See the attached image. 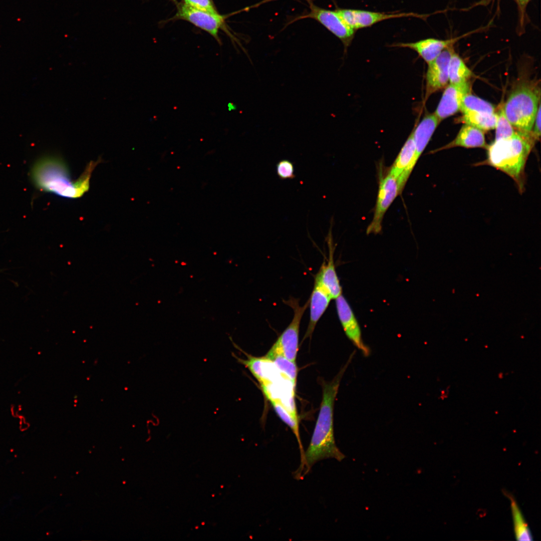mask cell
I'll list each match as a JSON object with an SVG mask.
<instances>
[{
	"label": "cell",
	"instance_id": "6da1fadb",
	"mask_svg": "<svg viewBox=\"0 0 541 541\" xmlns=\"http://www.w3.org/2000/svg\"><path fill=\"white\" fill-rule=\"evenodd\" d=\"M350 360L351 358L333 381L323 385L318 417L310 444L301 460L300 467L294 473L296 479H302L314 464L320 460L332 458L341 461L345 457L335 442L333 410L341 379Z\"/></svg>",
	"mask_w": 541,
	"mask_h": 541
},
{
	"label": "cell",
	"instance_id": "7a4b0ae2",
	"mask_svg": "<svg viewBox=\"0 0 541 541\" xmlns=\"http://www.w3.org/2000/svg\"><path fill=\"white\" fill-rule=\"evenodd\" d=\"M99 161H91L77 180H73L65 162L59 157L47 156L33 166L31 177L40 190L67 198H77L87 192L91 175Z\"/></svg>",
	"mask_w": 541,
	"mask_h": 541
},
{
	"label": "cell",
	"instance_id": "3957f363",
	"mask_svg": "<svg viewBox=\"0 0 541 541\" xmlns=\"http://www.w3.org/2000/svg\"><path fill=\"white\" fill-rule=\"evenodd\" d=\"M535 141L531 132L515 131L511 137L494 140L488 145L487 158L479 165L487 164L505 173L522 192L525 166Z\"/></svg>",
	"mask_w": 541,
	"mask_h": 541
},
{
	"label": "cell",
	"instance_id": "277c9868",
	"mask_svg": "<svg viewBox=\"0 0 541 541\" xmlns=\"http://www.w3.org/2000/svg\"><path fill=\"white\" fill-rule=\"evenodd\" d=\"M539 105V91L533 85L522 84L510 93L503 109L514 128L530 133Z\"/></svg>",
	"mask_w": 541,
	"mask_h": 541
},
{
	"label": "cell",
	"instance_id": "5b68a950",
	"mask_svg": "<svg viewBox=\"0 0 541 541\" xmlns=\"http://www.w3.org/2000/svg\"><path fill=\"white\" fill-rule=\"evenodd\" d=\"M285 303L293 309L294 317L291 323L268 352L281 355L290 361L296 363L300 326L303 316L309 306V300L303 306H300L299 301L294 298H290Z\"/></svg>",
	"mask_w": 541,
	"mask_h": 541
},
{
	"label": "cell",
	"instance_id": "8992f818",
	"mask_svg": "<svg viewBox=\"0 0 541 541\" xmlns=\"http://www.w3.org/2000/svg\"><path fill=\"white\" fill-rule=\"evenodd\" d=\"M310 12L294 18L287 25L304 19H313L322 25L342 42L345 52L350 45L355 31L350 28L342 19L336 10L325 9L316 6L313 0H306Z\"/></svg>",
	"mask_w": 541,
	"mask_h": 541
},
{
	"label": "cell",
	"instance_id": "52a82bcc",
	"mask_svg": "<svg viewBox=\"0 0 541 541\" xmlns=\"http://www.w3.org/2000/svg\"><path fill=\"white\" fill-rule=\"evenodd\" d=\"M396 179L389 171L379 175V188L373 219L367 228V233H378L382 229L384 216L396 197L400 194Z\"/></svg>",
	"mask_w": 541,
	"mask_h": 541
},
{
	"label": "cell",
	"instance_id": "ba28073f",
	"mask_svg": "<svg viewBox=\"0 0 541 541\" xmlns=\"http://www.w3.org/2000/svg\"><path fill=\"white\" fill-rule=\"evenodd\" d=\"M335 10L344 22L355 31L370 27L379 22L391 19L404 17L422 19L425 17L415 13H387L347 9H337Z\"/></svg>",
	"mask_w": 541,
	"mask_h": 541
},
{
	"label": "cell",
	"instance_id": "9c48e42d",
	"mask_svg": "<svg viewBox=\"0 0 541 541\" xmlns=\"http://www.w3.org/2000/svg\"><path fill=\"white\" fill-rule=\"evenodd\" d=\"M454 52L452 46L448 47L435 59L428 64L424 101H426L432 94L444 88L448 84L449 64Z\"/></svg>",
	"mask_w": 541,
	"mask_h": 541
},
{
	"label": "cell",
	"instance_id": "30bf717a",
	"mask_svg": "<svg viewBox=\"0 0 541 541\" xmlns=\"http://www.w3.org/2000/svg\"><path fill=\"white\" fill-rule=\"evenodd\" d=\"M417 161L412 131L389 171L396 179L401 193Z\"/></svg>",
	"mask_w": 541,
	"mask_h": 541
},
{
	"label": "cell",
	"instance_id": "8fae6325",
	"mask_svg": "<svg viewBox=\"0 0 541 541\" xmlns=\"http://www.w3.org/2000/svg\"><path fill=\"white\" fill-rule=\"evenodd\" d=\"M177 17L206 31L216 39L218 30L224 21L223 17L217 13H212L195 9L185 3L180 6Z\"/></svg>",
	"mask_w": 541,
	"mask_h": 541
},
{
	"label": "cell",
	"instance_id": "7c38bea8",
	"mask_svg": "<svg viewBox=\"0 0 541 541\" xmlns=\"http://www.w3.org/2000/svg\"><path fill=\"white\" fill-rule=\"evenodd\" d=\"M336 305L339 319L346 336L365 356H368L369 349L363 342L358 322L350 306L342 295L336 299Z\"/></svg>",
	"mask_w": 541,
	"mask_h": 541
},
{
	"label": "cell",
	"instance_id": "4fadbf2b",
	"mask_svg": "<svg viewBox=\"0 0 541 541\" xmlns=\"http://www.w3.org/2000/svg\"><path fill=\"white\" fill-rule=\"evenodd\" d=\"M471 90L469 82L459 85L449 84L446 87L434 113L440 122L460 111L463 96Z\"/></svg>",
	"mask_w": 541,
	"mask_h": 541
},
{
	"label": "cell",
	"instance_id": "5bb4252c",
	"mask_svg": "<svg viewBox=\"0 0 541 541\" xmlns=\"http://www.w3.org/2000/svg\"><path fill=\"white\" fill-rule=\"evenodd\" d=\"M457 38L442 40L427 38L412 43H397L390 47L409 48L417 53L427 64L435 59L445 49L452 46Z\"/></svg>",
	"mask_w": 541,
	"mask_h": 541
},
{
	"label": "cell",
	"instance_id": "9a60e30c",
	"mask_svg": "<svg viewBox=\"0 0 541 541\" xmlns=\"http://www.w3.org/2000/svg\"><path fill=\"white\" fill-rule=\"evenodd\" d=\"M331 299L319 281L315 279L313 291L309 299L310 321L304 339L311 337L317 323L328 308Z\"/></svg>",
	"mask_w": 541,
	"mask_h": 541
},
{
	"label": "cell",
	"instance_id": "2e32d148",
	"mask_svg": "<svg viewBox=\"0 0 541 541\" xmlns=\"http://www.w3.org/2000/svg\"><path fill=\"white\" fill-rule=\"evenodd\" d=\"M487 146L484 131L472 125L464 124L452 141L439 148L435 149L431 153L456 147L486 149Z\"/></svg>",
	"mask_w": 541,
	"mask_h": 541
},
{
	"label": "cell",
	"instance_id": "e0dca14e",
	"mask_svg": "<svg viewBox=\"0 0 541 541\" xmlns=\"http://www.w3.org/2000/svg\"><path fill=\"white\" fill-rule=\"evenodd\" d=\"M329 258L328 263L324 262L315 278L321 283L331 298L336 299L342 295V288L337 276L333 259V247L330 236L328 237Z\"/></svg>",
	"mask_w": 541,
	"mask_h": 541
},
{
	"label": "cell",
	"instance_id": "ac0fdd59",
	"mask_svg": "<svg viewBox=\"0 0 541 541\" xmlns=\"http://www.w3.org/2000/svg\"><path fill=\"white\" fill-rule=\"evenodd\" d=\"M440 123L434 113L427 114L413 129L416 158L418 160Z\"/></svg>",
	"mask_w": 541,
	"mask_h": 541
},
{
	"label": "cell",
	"instance_id": "d6986e66",
	"mask_svg": "<svg viewBox=\"0 0 541 541\" xmlns=\"http://www.w3.org/2000/svg\"><path fill=\"white\" fill-rule=\"evenodd\" d=\"M269 400L274 410L281 419L292 430L295 435L299 446L301 453V460L304 455V450L301 440L299 432V422L296 412L286 406L280 399L270 396H265Z\"/></svg>",
	"mask_w": 541,
	"mask_h": 541
},
{
	"label": "cell",
	"instance_id": "ffe728a7",
	"mask_svg": "<svg viewBox=\"0 0 541 541\" xmlns=\"http://www.w3.org/2000/svg\"><path fill=\"white\" fill-rule=\"evenodd\" d=\"M472 75V72L463 60L454 52L450 58L448 67L449 84L459 85L466 83L469 82Z\"/></svg>",
	"mask_w": 541,
	"mask_h": 541
},
{
	"label": "cell",
	"instance_id": "44dd1931",
	"mask_svg": "<svg viewBox=\"0 0 541 541\" xmlns=\"http://www.w3.org/2000/svg\"><path fill=\"white\" fill-rule=\"evenodd\" d=\"M464 124L474 126L483 131H488L495 129L496 120V113H486L476 112H467L462 113V115L458 120Z\"/></svg>",
	"mask_w": 541,
	"mask_h": 541
},
{
	"label": "cell",
	"instance_id": "7402d4cb",
	"mask_svg": "<svg viewBox=\"0 0 541 541\" xmlns=\"http://www.w3.org/2000/svg\"><path fill=\"white\" fill-rule=\"evenodd\" d=\"M506 495L510 500L514 532L516 540H532L531 532L515 500L508 493Z\"/></svg>",
	"mask_w": 541,
	"mask_h": 541
},
{
	"label": "cell",
	"instance_id": "603a6c76",
	"mask_svg": "<svg viewBox=\"0 0 541 541\" xmlns=\"http://www.w3.org/2000/svg\"><path fill=\"white\" fill-rule=\"evenodd\" d=\"M264 357L273 362L281 374L287 378L295 389L298 369L296 363L293 362L283 356L268 352Z\"/></svg>",
	"mask_w": 541,
	"mask_h": 541
},
{
	"label": "cell",
	"instance_id": "cb8c5ba5",
	"mask_svg": "<svg viewBox=\"0 0 541 541\" xmlns=\"http://www.w3.org/2000/svg\"><path fill=\"white\" fill-rule=\"evenodd\" d=\"M460 111L462 113L476 112L492 114L495 113V108L491 103L472 95L470 92L463 96Z\"/></svg>",
	"mask_w": 541,
	"mask_h": 541
},
{
	"label": "cell",
	"instance_id": "d4e9b609",
	"mask_svg": "<svg viewBox=\"0 0 541 541\" xmlns=\"http://www.w3.org/2000/svg\"><path fill=\"white\" fill-rule=\"evenodd\" d=\"M497 114V120L495 126V140L506 139L511 137L515 132L514 127L506 117L503 107L499 109Z\"/></svg>",
	"mask_w": 541,
	"mask_h": 541
},
{
	"label": "cell",
	"instance_id": "484cf974",
	"mask_svg": "<svg viewBox=\"0 0 541 541\" xmlns=\"http://www.w3.org/2000/svg\"><path fill=\"white\" fill-rule=\"evenodd\" d=\"M276 172L281 180L292 179L296 177L294 164L288 159L281 160L277 163Z\"/></svg>",
	"mask_w": 541,
	"mask_h": 541
},
{
	"label": "cell",
	"instance_id": "4316f807",
	"mask_svg": "<svg viewBox=\"0 0 541 541\" xmlns=\"http://www.w3.org/2000/svg\"><path fill=\"white\" fill-rule=\"evenodd\" d=\"M185 4L195 9L217 13L210 0H184Z\"/></svg>",
	"mask_w": 541,
	"mask_h": 541
},
{
	"label": "cell",
	"instance_id": "83f0119b",
	"mask_svg": "<svg viewBox=\"0 0 541 541\" xmlns=\"http://www.w3.org/2000/svg\"><path fill=\"white\" fill-rule=\"evenodd\" d=\"M540 105L539 106L531 133L535 141L539 139L540 136Z\"/></svg>",
	"mask_w": 541,
	"mask_h": 541
},
{
	"label": "cell",
	"instance_id": "f1b7e54d",
	"mask_svg": "<svg viewBox=\"0 0 541 541\" xmlns=\"http://www.w3.org/2000/svg\"><path fill=\"white\" fill-rule=\"evenodd\" d=\"M516 1L518 2V3L521 6H524L525 5H526L527 4V3L529 2V0H516Z\"/></svg>",
	"mask_w": 541,
	"mask_h": 541
}]
</instances>
